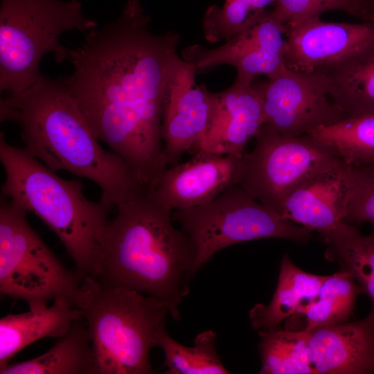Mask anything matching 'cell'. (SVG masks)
Returning <instances> with one entry per match:
<instances>
[{
  "mask_svg": "<svg viewBox=\"0 0 374 374\" xmlns=\"http://www.w3.org/2000/svg\"><path fill=\"white\" fill-rule=\"evenodd\" d=\"M140 0H127L114 22L84 33L69 49L66 84L100 141L147 186L167 168L161 125L170 82L184 60L180 37L154 33Z\"/></svg>",
  "mask_w": 374,
  "mask_h": 374,
  "instance_id": "cell-1",
  "label": "cell"
},
{
  "mask_svg": "<svg viewBox=\"0 0 374 374\" xmlns=\"http://www.w3.org/2000/svg\"><path fill=\"white\" fill-rule=\"evenodd\" d=\"M0 120L17 124L24 148L54 172L95 183L112 207L146 194L130 166L101 146L64 78L42 75L26 90L1 98Z\"/></svg>",
  "mask_w": 374,
  "mask_h": 374,
  "instance_id": "cell-2",
  "label": "cell"
},
{
  "mask_svg": "<svg viewBox=\"0 0 374 374\" xmlns=\"http://www.w3.org/2000/svg\"><path fill=\"white\" fill-rule=\"evenodd\" d=\"M173 221L172 210L147 194L118 205L105 231L97 278L165 302L179 321L195 274L196 249Z\"/></svg>",
  "mask_w": 374,
  "mask_h": 374,
  "instance_id": "cell-3",
  "label": "cell"
},
{
  "mask_svg": "<svg viewBox=\"0 0 374 374\" xmlns=\"http://www.w3.org/2000/svg\"><path fill=\"white\" fill-rule=\"evenodd\" d=\"M0 161L6 174L1 197L38 217L55 233L80 279L98 278L112 207L88 199L80 180L60 177L24 148L8 143L2 132Z\"/></svg>",
  "mask_w": 374,
  "mask_h": 374,
  "instance_id": "cell-4",
  "label": "cell"
},
{
  "mask_svg": "<svg viewBox=\"0 0 374 374\" xmlns=\"http://www.w3.org/2000/svg\"><path fill=\"white\" fill-rule=\"evenodd\" d=\"M81 311L99 374H150L149 354L166 328L168 305L90 276L80 279L74 301Z\"/></svg>",
  "mask_w": 374,
  "mask_h": 374,
  "instance_id": "cell-5",
  "label": "cell"
},
{
  "mask_svg": "<svg viewBox=\"0 0 374 374\" xmlns=\"http://www.w3.org/2000/svg\"><path fill=\"white\" fill-rule=\"evenodd\" d=\"M97 26L78 0H1V93H18L33 84L46 54L57 63L68 60L69 49L60 39L63 33H86Z\"/></svg>",
  "mask_w": 374,
  "mask_h": 374,
  "instance_id": "cell-6",
  "label": "cell"
},
{
  "mask_svg": "<svg viewBox=\"0 0 374 374\" xmlns=\"http://www.w3.org/2000/svg\"><path fill=\"white\" fill-rule=\"evenodd\" d=\"M172 218L195 245V274L215 253L235 244L267 238L304 243L312 237L311 231L284 219L240 185L204 205L174 210Z\"/></svg>",
  "mask_w": 374,
  "mask_h": 374,
  "instance_id": "cell-7",
  "label": "cell"
},
{
  "mask_svg": "<svg viewBox=\"0 0 374 374\" xmlns=\"http://www.w3.org/2000/svg\"><path fill=\"white\" fill-rule=\"evenodd\" d=\"M27 213L1 197L0 204V291L25 301L29 310L60 297L73 302L80 278L66 269L30 226Z\"/></svg>",
  "mask_w": 374,
  "mask_h": 374,
  "instance_id": "cell-8",
  "label": "cell"
},
{
  "mask_svg": "<svg viewBox=\"0 0 374 374\" xmlns=\"http://www.w3.org/2000/svg\"><path fill=\"white\" fill-rule=\"evenodd\" d=\"M254 138L253 150L243 153L239 185L280 215L286 197L299 184L339 159L310 134L287 136L264 124Z\"/></svg>",
  "mask_w": 374,
  "mask_h": 374,
  "instance_id": "cell-9",
  "label": "cell"
},
{
  "mask_svg": "<svg viewBox=\"0 0 374 374\" xmlns=\"http://www.w3.org/2000/svg\"><path fill=\"white\" fill-rule=\"evenodd\" d=\"M262 106L265 124L296 137L348 118L330 95L326 75L287 69L266 82L253 83Z\"/></svg>",
  "mask_w": 374,
  "mask_h": 374,
  "instance_id": "cell-10",
  "label": "cell"
},
{
  "mask_svg": "<svg viewBox=\"0 0 374 374\" xmlns=\"http://www.w3.org/2000/svg\"><path fill=\"white\" fill-rule=\"evenodd\" d=\"M285 25L267 10L251 26L234 35L222 46L207 49L195 44L185 48L181 57L197 71L222 64L233 66L237 75L254 80L258 75L274 78L287 68L285 64Z\"/></svg>",
  "mask_w": 374,
  "mask_h": 374,
  "instance_id": "cell-11",
  "label": "cell"
},
{
  "mask_svg": "<svg viewBox=\"0 0 374 374\" xmlns=\"http://www.w3.org/2000/svg\"><path fill=\"white\" fill-rule=\"evenodd\" d=\"M197 72L195 65L184 60L169 85L161 125L168 165L177 164L186 152L195 153L213 119L216 93L196 84Z\"/></svg>",
  "mask_w": 374,
  "mask_h": 374,
  "instance_id": "cell-12",
  "label": "cell"
},
{
  "mask_svg": "<svg viewBox=\"0 0 374 374\" xmlns=\"http://www.w3.org/2000/svg\"><path fill=\"white\" fill-rule=\"evenodd\" d=\"M243 167V154L199 150L188 161L167 168L146 194L172 211L199 206L239 185Z\"/></svg>",
  "mask_w": 374,
  "mask_h": 374,
  "instance_id": "cell-13",
  "label": "cell"
},
{
  "mask_svg": "<svg viewBox=\"0 0 374 374\" xmlns=\"http://www.w3.org/2000/svg\"><path fill=\"white\" fill-rule=\"evenodd\" d=\"M288 69L324 73L374 39V24L328 22L320 17L285 25Z\"/></svg>",
  "mask_w": 374,
  "mask_h": 374,
  "instance_id": "cell-14",
  "label": "cell"
},
{
  "mask_svg": "<svg viewBox=\"0 0 374 374\" xmlns=\"http://www.w3.org/2000/svg\"><path fill=\"white\" fill-rule=\"evenodd\" d=\"M354 186L353 166L339 159L299 184L286 197L280 215L321 237L344 222Z\"/></svg>",
  "mask_w": 374,
  "mask_h": 374,
  "instance_id": "cell-15",
  "label": "cell"
},
{
  "mask_svg": "<svg viewBox=\"0 0 374 374\" xmlns=\"http://www.w3.org/2000/svg\"><path fill=\"white\" fill-rule=\"evenodd\" d=\"M253 81L237 75L230 87L216 93L213 119L197 151L238 156L244 152L248 142L265 124L261 100Z\"/></svg>",
  "mask_w": 374,
  "mask_h": 374,
  "instance_id": "cell-16",
  "label": "cell"
},
{
  "mask_svg": "<svg viewBox=\"0 0 374 374\" xmlns=\"http://www.w3.org/2000/svg\"><path fill=\"white\" fill-rule=\"evenodd\" d=\"M310 331L314 374H366L374 371V314L355 322Z\"/></svg>",
  "mask_w": 374,
  "mask_h": 374,
  "instance_id": "cell-17",
  "label": "cell"
},
{
  "mask_svg": "<svg viewBox=\"0 0 374 374\" xmlns=\"http://www.w3.org/2000/svg\"><path fill=\"white\" fill-rule=\"evenodd\" d=\"M80 319L81 311L72 300L65 297L55 299L51 305L1 317L0 371L24 348L42 339H60Z\"/></svg>",
  "mask_w": 374,
  "mask_h": 374,
  "instance_id": "cell-18",
  "label": "cell"
},
{
  "mask_svg": "<svg viewBox=\"0 0 374 374\" xmlns=\"http://www.w3.org/2000/svg\"><path fill=\"white\" fill-rule=\"evenodd\" d=\"M327 276L301 269L285 254L271 301L268 305L256 304L249 310L252 327L258 330L278 328L316 298Z\"/></svg>",
  "mask_w": 374,
  "mask_h": 374,
  "instance_id": "cell-19",
  "label": "cell"
},
{
  "mask_svg": "<svg viewBox=\"0 0 374 374\" xmlns=\"http://www.w3.org/2000/svg\"><path fill=\"white\" fill-rule=\"evenodd\" d=\"M324 74L332 98L348 117L374 114V39Z\"/></svg>",
  "mask_w": 374,
  "mask_h": 374,
  "instance_id": "cell-20",
  "label": "cell"
},
{
  "mask_svg": "<svg viewBox=\"0 0 374 374\" xmlns=\"http://www.w3.org/2000/svg\"><path fill=\"white\" fill-rule=\"evenodd\" d=\"M1 374H99L96 357L82 319L44 353L9 364Z\"/></svg>",
  "mask_w": 374,
  "mask_h": 374,
  "instance_id": "cell-21",
  "label": "cell"
},
{
  "mask_svg": "<svg viewBox=\"0 0 374 374\" xmlns=\"http://www.w3.org/2000/svg\"><path fill=\"white\" fill-rule=\"evenodd\" d=\"M327 244L326 258L350 272L369 297L374 314V229L368 235L342 222L321 237Z\"/></svg>",
  "mask_w": 374,
  "mask_h": 374,
  "instance_id": "cell-22",
  "label": "cell"
},
{
  "mask_svg": "<svg viewBox=\"0 0 374 374\" xmlns=\"http://www.w3.org/2000/svg\"><path fill=\"white\" fill-rule=\"evenodd\" d=\"M362 293V288L352 274L341 269L327 276L316 298L296 315L304 316L305 326L303 329L307 330L347 322Z\"/></svg>",
  "mask_w": 374,
  "mask_h": 374,
  "instance_id": "cell-23",
  "label": "cell"
},
{
  "mask_svg": "<svg viewBox=\"0 0 374 374\" xmlns=\"http://www.w3.org/2000/svg\"><path fill=\"white\" fill-rule=\"evenodd\" d=\"M260 374H314L305 329L260 330Z\"/></svg>",
  "mask_w": 374,
  "mask_h": 374,
  "instance_id": "cell-24",
  "label": "cell"
},
{
  "mask_svg": "<svg viewBox=\"0 0 374 374\" xmlns=\"http://www.w3.org/2000/svg\"><path fill=\"white\" fill-rule=\"evenodd\" d=\"M352 166L374 162V114L348 117L308 134Z\"/></svg>",
  "mask_w": 374,
  "mask_h": 374,
  "instance_id": "cell-25",
  "label": "cell"
},
{
  "mask_svg": "<svg viewBox=\"0 0 374 374\" xmlns=\"http://www.w3.org/2000/svg\"><path fill=\"white\" fill-rule=\"evenodd\" d=\"M216 333L211 330L199 333L193 347L185 346L171 337L166 328L158 335L157 346L164 355L166 374H227L216 350Z\"/></svg>",
  "mask_w": 374,
  "mask_h": 374,
  "instance_id": "cell-26",
  "label": "cell"
},
{
  "mask_svg": "<svg viewBox=\"0 0 374 374\" xmlns=\"http://www.w3.org/2000/svg\"><path fill=\"white\" fill-rule=\"evenodd\" d=\"M276 0H225L209 7L204 16V37L210 42H225L255 24Z\"/></svg>",
  "mask_w": 374,
  "mask_h": 374,
  "instance_id": "cell-27",
  "label": "cell"
},
{
  "mask_svg": "<svg viewBox=\"0 0 374 374\" xmlns=\"http://www.w3.org/2000/svg\"><path fill=\"white\" fill-rule=\"evenodd\" d=\"M353 166L354 190L344 222L353 225L368 222L374 229V162Z\"/></svg>",
  "mask_w": 374,
  "mask_h": 374,
  "instance_id": "cell-28",
  "label": "cell"
},
{
  "mask_svg": "<svg viewBox=\"0 0 374 374\" xmlns=\"http://www.w3.org/2000/svg\"><path fill=\"white\" fill-rule=\"evenodd\" d=\"M321 15L332 10L344 11L366 22L364 10L359 0H310Z\"/></svg>",
  "mask_w": 374,
  "mask_h": 374,
  "instance_id": "cell-29",
  "label": "cell"
},
{
  "mask_svg": "<svg viewBox=\"0 0 374 374\" xmlns=\"http://www.w3.org/2000/svg\"><path fill=\"white\" fill-rule=\"evenodd\" d=\"M368 23L374 24V0H359Z\"/></svg>",
  "mask_w": 374,
  "mask_h": 374,
  "instance_id": "cell-30",
  "label": "cell"
}]
</instances>
